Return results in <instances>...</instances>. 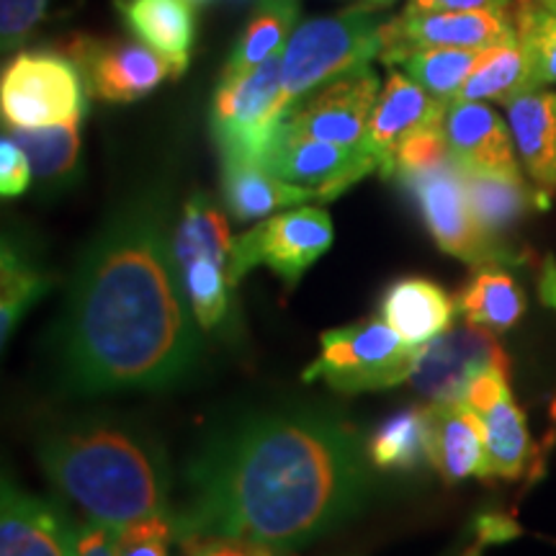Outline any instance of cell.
<instances>
[{
	"label": "cell",
	"instance_id": "obj_44",
	"mask_svg": "<svg viewBox=\"0 0 556 556\" xmlns=\"http://www.w3.org/2000/svg\"><path fill=\"white\" fill-rule=\"evenodd\" d=\"M193 3H204V0H193Z\"/></svg>",
	"mask_w": 556,
	"mask_h": 556
},
{
	"label": "cell",
	"instance_id": "obj_46",
	"mask_svg": "<svg viewBox=\"0 0 556 556\" xmlns=\"http://www.w3.org/2000/svg\"><path fill=\"white\" fill-rule=\"evenodd\" d=\"M240 3H242V0H240Z\"/></svg>",
	"mask_w": 556,
	"mask_h": 556
},
{
	"label": "cell",
	"instance_id": "obj_24",
	"mask_svg": "<svg viewBox=\"0 0 556 556\" xmlns=\"http://www.w3.org/2000/svg\"><path fill=\"white\" fill-rule=\"evenodd\" d=\"M124 26L168 58H189L197 16L189 0H114Z\"/></svg>",
	"mask_w": 556,
	"mask_h": 556
},
{
	"label": "cell",
	"instance_id": "obj_19",
	"mask_svg": "<svg viewBox=\"0 0 556 556\" xmlns=\"http://www.w3.org/2000/svg\"><path fill=\"white\" fill-rule=\"evenodd\" d=\"M428 462L446 482L492 477L484 428L467 402L428 405Z\"/></svg>",
	"mask_w": 556,
	"mask_h": 556
},
{
	"label": "cell",
	"instance_id": "obj_34",
	"mask_svg": "<svg viewBox=\"0 0 556 556\" xmlns=\"http://www.w3.org/2000/svg\"><path fill=\"white\" fill-rule=\"evenodd\" d=\"M448 160H454V155H451L446 131H443V124H433V127H422L402 139L397 155H394V173L402 180L417 176V173L441 168Z\"/></svg>",
	"mask_w": 556,
	"mask_h": 556
},
{
	"label": "cell",
	"instance_id": "obj_29",
	"mask_svg": "<svg viewBox=\"0 0 556 556\" xmlns=\"http://www.w3.org/2000/svg\"><path fill=\"white\" fill-rule=\"evenodd\" d=\"M368 458L381 469H415L428 462V407H407L387 417L366 443Z\"/></svg>",
	"mask_w": 556,
	"mask_h": 556
},
{
	"label": "cell",
	"instance_id": "obj_41",
	"mask_svg": "<svg viewBox=\"0 0 556 556\" xmlns=\"http://www.w3.org/2000/svg\"><path fill=\"white\" fill-rule=\"evenodd\" d=\"M539 294L544 299V304L556 309V261L548 258L544 263V274H541L539 281Z\"/></svg>",
	"mask_w": 556,
	"mask_h": 556
},
{
	"label": "cell",
	"instance_id": "obj_13",
	"mask_svg": "<svg viewBox=\"0 0 556 556\" xmlns=\"http://www.w3.org/2000/svg\"><path fill=\"white\" fill-rule=\"evenodd\" d=\"M518 41L510 11H441L420 13V16H400L381 24V54L384 65H397L415 52L430 47H490Z\"/></svg>",
	"mask_w": 556,
	"mask_h": 556
},
{
	"label": "cell",
	"instance_id": "obj_4",
	"mask_svg": "<svg viewBox=\"0 0 556 556\" xmlns=\"http://www.w3.org/2000/svg\"><path fill=\"white\" fill-rule=\"evenodd\" d=\"M381 54V21L377 13L348 9L336 16L312 18L296 26L281 52L283 116L299 99L325 83L366 67Z\"/></svg>",
	"mask_w": 556,
	"mask_h": 556
},
{
	"label": "cell",
	"instance_id": "obj_37",
	"mask_svg": "<svg viewBox=\"0 0 556 556\" xmlns=\"http://www.w3.org/2000/svg\"><path fill=\"white\" fill-rule=\"evenodd\" d=\"M34 173L26 152L18 148V142L11 135H3L0 139V193L5 199L21 197L29 189Z\"/></svg>",
	"mask_w": 556,
	"mask_h": 556
},
{
	"label": "cell",
	"instance_id": "obj_27",
	"mask_svg": "<svg viewBox=\"0 0 556 556\" xmlns=\"http://www.w3.org/2000/svg\"><path fill=\"white\" fill-rule=\"evenodd\" d=\"M299 9V0H258L222 75L242 73L281 54L296 29Z\"/></svg>",
	"mask_w": 556,
	"mask_h": 556
},
{
	"label": "cell",
	"instance_id": "obj_20",
	"mask_svg": "<svg viewBox=\"0 0 556 556\" xmlns=\"http://www.w3.org/2000/svg\"><path fill=\"white\" fill-rule=\"evenodd\" d=\"M451 155L462 168L520 173L513 131L492 109L477 101H451L443 119Z\"/></svg>",
	"mask_w": 556,
	"mask_h": 556
},
{
	"label": "cell",
	"instance_id": "obj_39",
	"mask_svg": "<svg viewBox=\"0 0 556 556\" xmlns=\"http://www.w3.org/2000/svg\"><path fill=\"white\" fill-rule=\"evenodd\" d=\"M119 528L88 520L78 528V556H116Z\"/></svg>",
	"mask_w": 556,
	"mask_h": 556
},
{
	"label": "cell",
	"instance_id": "obj_26",
	"mask_svg": "<svg viewBox=\"0 0 556 556\" xmlns=\"http://www.w3.org/2000/svg\"><path fill=\"white\" fill-rule=\"evenodd\" d=\"M458 309L464 312L467 323L479 328L510 330L523 317L526 296L507 270L482 266L458 294Z\"/></svg>",
	"mask_w": 556,
	"mask_h": 556
},
{
	"label": "cell",
	"instance_id": "obj_33",
	"mask_svg": "<svg viewBox=\"0 0 556 556\" xmlns=\"http://www.w3.org/2000/svg\"><path fill=\"white\" fill-rule=\"evenodd\" d=\"M518 45L533 67L536 88L556 83V9L541 0H516L510 5Z\"/></svg>",
	"mask_w": 556,
	"mask_h": 556
},
{
	"label": "cell",
	"instance_id": "obj_12",
	"mask_svg": "<svg viewBox=\"0 0 556 556\" xmlns=\"http://www.w3.org/2000/svg\"><path fill=\"white\" fill-rule=\"evenodd\" d=\"M379 93V75L368 65L358 67L299 99L283 116L281 129L343 148H366Z\"/></svg>",
	"mask_w": 556,
	"mask_h": 556
},
{
	"label": "cell",
	"instance_id": "obj_9",
	"mask_svg": "<svg viewBox=\"0 0 556 556\" xmlns=\"http://www.w3.org/2000/svg\"><path fill=\"white\" fill-rule=\"evenodd\" d=\"M402 184L420 206L428 232L446 253L477 268L518 261V255L500 245L497 238L479 225L464 184V170L456 160H448L441 168L402 178Z\"/></svg>",
	"mask_w": 556,
	"mask_h": 556
},
{
	"label": "cell",
	"instance_id": "obj_14",
	"mask_svg": "<svg viewBox=\"0 0 556 556\" xmlns=\"http://www.w3.org/2000/svg\"><path fill=\"white\" fill-rule=\"evenodd\" d=\"M507 371V356L479 325L446 330L420 345L409 384L430 402H464L475 379L486 371Z\"/></svg>",
	"mask_w": 556,
	"mask_h": 556
},
{
	"label": "cell",
	"instance_id": "obj_7",
	"mask_svg": "<svg viewBox=\"0 0 556 556\" xmlns=\"http://www.w3.org/2000/svg\"><path fill=\"white\" fill-rule=\"evenodd\" d=\"M281 122V54L242 73L222 75L212 109L222 157L261 163Z\"/></svg>",
	"mask_w": 556,
	"mask_h": 556
},
{
	"label": "cell",
	"instance_id": "obj_42",
	"mask_svg": "<svg viewBox=\"0 0 556 556\" xmlns=\"http://www.w3.org/2000/svg\"><path fill=\"white\" fill-rule=\"evenodd\" d=\"M392 3H397V0H358V9H364V11H371V13H379V11H384V9H389V5Z\"/></svg>",
	"mask_w": 556,
	"mask_h": 556
},
{
	"label": "cell",
	"instance_id": "obj_18",
	"mask_svg": "<svg viewBox=\"0 0 556 556\" xmlns=\"http://www.w3.org/2000/svg\"><path fill=\"white\" fill-rule=\"evenodd\" d=\"M446 111V101H438L409 75L389 73L377 106H374L366 139V148L379 160L381 176H394V155H397L402 139L422 127L443 124Z\"/></svg>",
	"mask_w": 556,
	"mask_h": 556
},
{
	"label": "cell",
	"instance_id": "obj_16",
	"mask_svg": "<svg viewBox=\"0 0 556 556\" xmlns=\"http://www.w3.org/2000/svg\"><path fill=\"white\" fill-rule=\"evenodd\" d=\"M464 402L475 409L484 428L486 456L492 477L516 479L531 462V435L526 428V415L513 400L507 387V371H486L475 379Z\"/></svg>",
	"mask_w": 556,
	"mask_h": 556
},
{
	"label": "cell",
	"instance_id": "obj_40",
	"mask_svg": "<svg viewBox=\"0 0 556 556\" xmlns=\"http://www.w3.org/2000/svg\"><path fill=\"white\" fill-rule=\"evenodd\" d=\"M516 0H407V16H420V13H441V11H510Z\"/></svg>",
	"mask_w": 556,
	"mask_h": 556
},
{
	"label": "cell",
	"instance_id": "obj_1",
	"mask_svg": "<svg viewBox=\"0 0 556 556\" xmlns=\"http://www.w3.org/2000/svg\"><path fill=\"white\" fill-rule=\"evenodd\" d=\"M368 451L356 430L319 415H270L214 438L186 471L178 541L225 536L274 552L307 546L356 510Z\"/></svg>",
	"mask_w": 556,
	"mask_h": 556
},
{
	"label": "cell",
	"instance_id": "obj_17",
	"mask_svg": "<svg viewBox=\"0 0 556 556\" xmlns=\"http://www.w3.org/2000/svg\"><path fill=\"white\" fill-rule=\"evenodd\" d=\"M0 556H78V528L50 500L29 495L5 479Z\"/></svg>",
	"mask_w": 556,
	"mask_h": 556
},
{
	"label": "cell",
	"instance_id": "obj_35",
	"mask_svg": "<svg viewBox=\"0 0 556 556\" xmlns=\"http://www.w3.org/2000/svg\"><path fill=\"white\" fill-rule=\"evenodd\" d=\"M173 541H178V528L168 513L139 518L119 528L116 556H170Z\"/></svg>",
	"mask_w": 556,
	"mask_h": 556
},
{
	"label": "cell",
	"instance_id": "obj_28",
	"mask_svg": "<svg viewBox=\"0 0 556 556\" xmlns=\"http://www.w3.org/2000/svg\"><path fill=\"white\" fill-rule=\"evenodd\" d=\"M536 90L533 83V67L523 47L513 45L490 47L479 60L475 73L464 83L454 101H497L510 103L518 96Z\"/></svg>",
	"mask_w": 556,
	"mask_h": 556
},
{
	"label": "cell",
	"instance_id": "obj_21",
	"mask_svg": "<svg viewBox=\"0 0 556 556\" xmlns=\"http://www.w3.org/2000/svg\"><path fill=\"white\" fill-rule=\"evenodd\" d=\"M507 127L541 201L556 193V93L528 90L507 103Z\"/></svg>",
	"mask_w": 556,
	"mask_h": 556
},
{
	"label": "cell",
	"instance_id": "obj_11",
	"mask_svg": "<svg viewBox=\"0 0 556 556\" xmlns=\"http://www.w3.org/2000/svg\"><path fill=\"white\" fill-rule=\"evenodd\" d=\"M65 54L75 62L86 83L88 99L131 103L155 90L160 83L178 78L189 58H168L144 41L73 37Z\"/></svg>",
	"mask_w": 556,
	"mask_h": 556
},
{
	"label": "cell",
	"instance_id": "obj_30",
	"mask_svg": "<svg viewBox=\"0 0 556 556\" xmlns=\"http://www.w3.org/2000/svg\"><path fill=\"white\" fill-rule=\"evenodd\" d=\"M80 122L83 119H73L39 129L11 127V137L26 152L34 178L39 184L54 186L60 180H67L70 173L75 170L80 155Z\"/></svg>",
	"mask_w": 556,
	"mask_h": 556
},
{
	"label": "cell",
	"instance_id": "obj_5",
	"mask_svg": "<svg viewBox=\"0 0 556 556\" xmlns=\"http://www.w3.org/2000/svg\"><path fill=\"white\" fill-rule=\"evenodd\" d=\"M232 235L222 208L206 193H193L186 201L176 232L173 258L193 317L204 330H217L229 319V253Z\"/></svg>",
	"mask_w": 556,
	"mask_h": 556
},
{
	"label": "cell",
	"instance_id": "obj_32",
	"mask_svg": "<svg viewBox=\"0 0 556 556\" xmlns=\"http://www.w3.org/2000/svg\"><path fill=\"white\" fill-rule=\"evenodd\" d=\"M486 50L475 47H430L405 62L407 75L438 101L451 103L475 73Z\"/></svg>",
	"mask_w": 556,
	"mask_h": 556
},
{
	"label": "cell",
	"instance_id": "obj_36",
	"mask_svg": "<svg viewBox=\"0 0 556 556\" xmlns=\"http://www.w3.org/2000/svg\"><path fill=\"white\" fill-rule=\"evenodd\" d=\"M50 0H0V41L3 52L16 50L47 18Z\"/></svg>",
	"mask_w": 556,
	"mask_h": 556
},
{
	"label": "cell",
	"instance_id": "obj_38",
	"mask_svg": "<svg viewBox=\"0 0 556 556\" xmlns=\"http://www.w3.org/2000/svg\"><path fill=\"white\" fill-rule=\"evenodd\" d=\"M180 546L186 556H278L263 544L225 536H186L180 539Z\"/></svg>",
	"mask_w": 556,
	"mask_h": 556
},
{
	"label": "cell",
	"instance_id": "obj_2",
	"mask_svg": "<svg viewBox=\"0 0 556 556\" xmlns=\"http://www.w3.org/2000/svg\"><path fill=\"white\" fill-rule=\"evenodd\" d=\"M193 309L155 208H131L90 245L60 330L78 392L163 389L197 364Z\"/></svg>",
	"mask_w": 556,
	"mask_h": 556
},
{
	"label": "cell",
	"instance_id": "obj_43",
	"mask_svg": "<svg viewBox=\"0 0 556 556\" xmlns=\"http://www.w3.org/2000/svg\"><path fill=\"white\" fill-rule=\"evenodd\" d=\"M541 3H546V5H552V3H554V0H541Z\"/></svg>",
	"mask_w": 556,
	"mask_h": 556
},
{
	"label": "cell",
	"instance_id": "obj_3",
	"mask_svg": "<svg viewBox=\"0 0 556 556\" xmlns=\"http://www.w3.org/2000/svg\"><path fill=\"white\" fill-rule=\"evenodd\" d=\"M39 462L90 520L124 528L168 513V464L150 438L116 422H75L39 441Z\"/></svg>",
	"mask_w": 556,
	"mask_h": 556
},
{
	"label": "cell",
	"instance_id": "obj_23",
	"mask_svg": "<svg viewBox=\"0 0 556 556\" xmlns=\"http://www.w3.org/2000/svg\"><path fill=\"white\" fill-rule=\"evenodd\" d=\"M222 193L235 219L250 222L268 217L283 206H299L319 201V193L304 186L276 178L255 160L222 157Z\"/></svg>",
	"mask_w": 556,
	"mask_h": 556
},
{
	"label": "cell",
	"instance_id": "obj_8",
	"mask_svg": "<svg viewBox=\"0 0 556 556\" xmlns=\"http://www.w3.org/2000/svg\"><path fill=\"white\" fill-rule=\"evenodd\" d=\"M88 90L78 65L54 52H21L3 70L0 109L13 129H39L83 119Z\"/></svg>",
	"mask_w": 556,
	"mask_h": 556
},
{
	"label": "cell",
	"instance_id": "obj_6",
	"mask_svg": "<svg viewBox=\"0 0 556 556\" xmlns=\"http://www.w3.org/2000/svg\"><path fill=\"white\" fill-rule=\"evenodd\" d=\"M323 351L304 371V381L323 379L345 394L397 387L409 381L420 348L409 345L384 319L348 325L323 336Z\"/></svg>",
	"mask_w": 556,
	"mask_h": 556
},
{
	"label": "cell",
	"instance_id": "obj_15",
	"mask_svg": "<svg viewBox=\"0 0 556 556\" xmlns=\"http://www.w3.org/2000/svg\"><path fill=\"white\" fill-rule=\"evenodd\" d=\"M261 165L287 184L317 191L319 201L340 197L356 180L379 170V160L371 150L343 148L281 127L263 152Z\"/></svg>",
	"mask_w": 556,
	"mask_h": 556
},
{
	"label": "cell",
	"instance_id": "obj_10",
	"mask_svg": "<svg viewBox=\"0 0 556 556\" xmlns=\"http://www.w3.org/2000/svg\"><path fill=\"white\" fill-rule=\"evenodd\" d=\"M330 245L332 219L325 208L299 206L276 214L232 240L229 283L235 289L255 266H268L276 276L294 287L304 270L319 255L328 253Z\"/></svg>",
	"mask_w": 556,
	"mask_h": 556
},
{
	"label": "cell",
	"instance_id": "obj_45",
	"mask_svg": "<svg viewBox=\"0 0 556 556\" xmlns=\"http://www.w3.org/2000/svg\"><path fill=\"white\" fill-rule=\"evenodd\" d=\"M552 9H556V0H554V3H552Z\"/></svg>",
	"mask_w": 556,
	"mask_h": 556
},
{
	"label": "cell",
	"instance_id": "obj_22",
	"mask_svg": "<svg viewBox=\"0 0 556 556\" xmlns=\"http://www.w3.org/2000/svg\"><path fill=\"white\" fill-rule=\"evenodd\" d=\"M454 302L428 278H400L384 291L381 319L409 345H426L454 323Z\"/></svg>",
	"mask_w": 556,
	"mask_h": 556
},
{
	"label": "cell",
	"instance_id": "obj_25",
	"mask_svg": "<svg viewBox=\"0 0 556 556\" xmlns=\"http://www.w3.org/2000/svg\"><path fill=\"white\" fill-rule=\"evenodd\" d=\"M464 170V184L479 219L492 238L507 232L526 217L528 208H546L539 191H531L520 178V173H484V170Z\"/></svg>",
	"mask_w": 556,
	"mask_h": 556
},
{
	"label": "cell",
	"instance_id": "obj_31",
	"mask_svg": "<svg viewBox=\"0 0 556 556\" xmlns=\"http://www.w3.org/2000/svg\"><path fill=\"white\" fill-rule=\"evenodd\" d=\"M50 287V276L34 266L29 255L3 240V255H0V294H3L0 296V332H3V343L18 325V319L47 294Z\"/></svg>",
	"mask_w": 556,
	"mask_h": 556
}]
</instances>
